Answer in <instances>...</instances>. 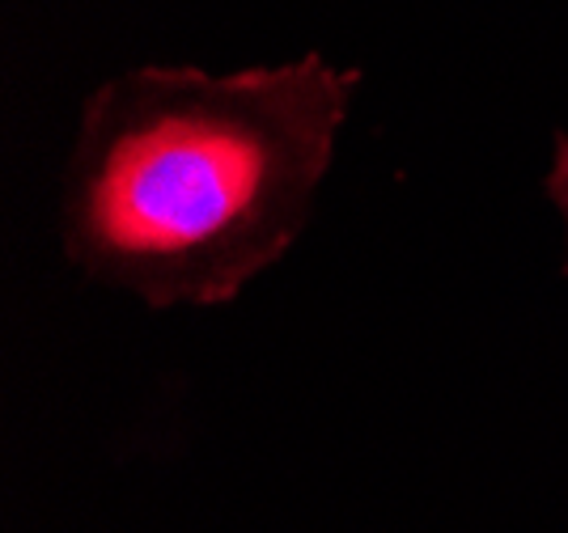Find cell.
<instances>
[{"label":"cell","mask_w":568,"mask_h":533,"mask_svg":"<svg viewBox=\"0 0 568 533\" xmlns=\"http://www.w3.org/2000/svg\"><path fill=\"white\" fill-rule=\"evenodd\" d=\"M353 85L323 55L111 76L64 170L69 258L158 309L237 297L297 242Z\"/></svg>","instance_id":"cell-1"},{"label":"cell","mask_w":568,"mask_h":533,"mask_svg":"<svg viewBox=\"0 0 568 533\" xmlns=\"http://www.w3.org/2000/svg\"><path fill=\"white\" fill-rule=\"evenodd\" d=\"M547 191H551V199H556V208H560L568 229V136L556 144V162H551V174H547Z\"/></svg>","instance_id":"cell-2"}]
</instances>
